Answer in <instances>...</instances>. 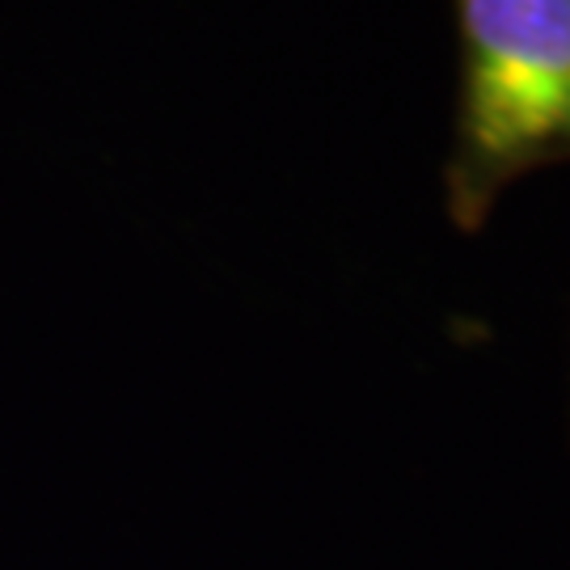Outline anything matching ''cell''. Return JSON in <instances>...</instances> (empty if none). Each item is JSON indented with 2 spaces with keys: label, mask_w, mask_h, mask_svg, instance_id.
Here are the masks:
<instances>
[{
  "label": "cell",
  "mask_w": 570,
  "mask_h": 570,
  "mask_svg": "<svg viewBox=\"0 0 570 570\" xmlns=\"http://www.w3.org/2000/svg\"><path fill=\"white\" fill-rule=\"evenodd\" d=\"M461 98L449 216L473 233L541 165L570 161V0H456Z\"/></svg>",
  "instance_id": "cell-1"
}]
</instances>
